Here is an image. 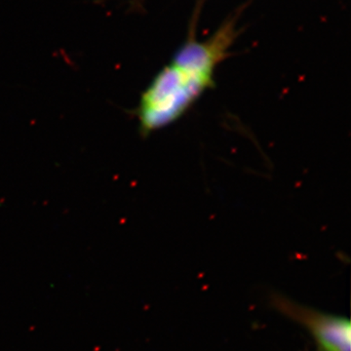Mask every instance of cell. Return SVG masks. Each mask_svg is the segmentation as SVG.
Segmentation results:
<instances>
[{
	"label": "cell",
	"mask_w": 351,
	"mask_h": 351,
	"mask_svg": "<svg viewBox=\"0 0 351 351\" xmlns=\"http://www.w3.org/2000/svg\"><path fill=\"white\" fill-rule=\"evenodd\" d=\"M232 27L199 43L189 40L176 53L141 96L137 108L140 131L149 135L175 123L215 85V71L232 43Z\"/></svg>",
	"instance_id": "obj_1"
},
{
	"label": "cell",
	"mask_w": 351,
	"mask_h": 351,
	"mask_svg": "<svg viewBox=\"0 0 351 351\" xmlns=\"http://www.w3.org/2000/svg\"><path fill=\"white\" fill-rule=\"evenodd\" d=\"M271 304L278 313L311 332L316 351H350L351 325L348 318L322 313L282 295H272Z\"/></svg>",
	"instance_id": "obj_2"
}]
</instances>
